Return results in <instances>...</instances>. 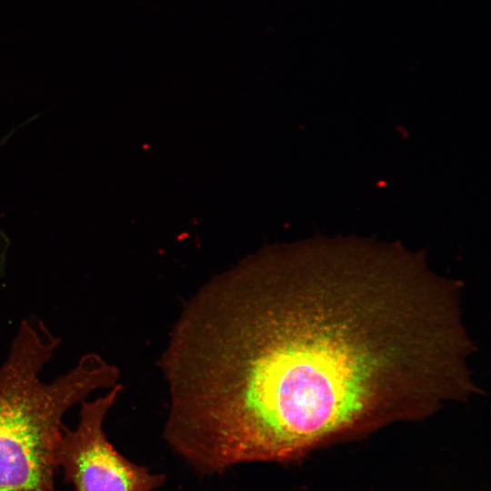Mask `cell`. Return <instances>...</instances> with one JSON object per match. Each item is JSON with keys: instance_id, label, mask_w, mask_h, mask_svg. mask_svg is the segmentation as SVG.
<instances>
[{"instance_id": "6da1fadb", "label": "cell", "mask_w": 491, "mask_h": 491, "mask_svg": "<svg viewBox=\"0 0 491 491\" xmlns=\"http://www.w3.org/2000/svg\"><path fill=\"white\" fill-rule=\"evenodd\" d=\"M299 255L213 279L179 316L177 395L227 466L301 461L451 396L458 338L435 278L390 252Z\"/></svg>"}, {"instance_id": "7a4b0ae2", "label": "cell", "mask_w": 491, "mask_h": 491, "mask_svg": "<svg viewBox=\"0 0 491 491\" xmlns=\"http://www.w3.org/2000/svg\"><path fill=\"white\" fill-rule=\"evenodd\" d=\"M60 345L43 320L29 316L0 366V491H55L65 415L93 392L119 384V369L96 353L44 382L40 374Z\"/></svg>"}, {"instance_id": "3957f363", "label": "cell", "mask_w": 491, "mask_h": 491, "mask_svg": "<svg viewBox=\"0 0 491 491\" xmlns=\"http://www.w3.org/2000/svg\"><path fill=\"white\" fill-rule=\"evenodd\" d=\"M121 390L117 384L106 394L82 402L76 427L63 429L56 462L75 491H155L165 481L164 475L152 474L123 456L103 430Z\"/></svg>"}, {"instance_id": "277c9868", "label": "cell", "mask_w": 491, "mask_h": 491, "mask_svg": "<svg viewBox=\"0 0 491 491\" xmlns=\"http://www.w3.org/2000/svg\"><path fill=\"white\" fill-rule=\"evenodd\" d=\"M9 246H10L9 238L0 229V278H2L5 275Z\"/></svg>"}]
</instances>
